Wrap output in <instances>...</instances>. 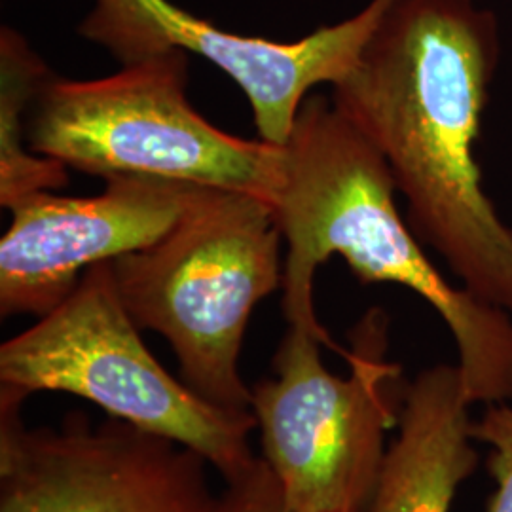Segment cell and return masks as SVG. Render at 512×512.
I'll use <instances>...</instances> for the list:
<instances>
[{
	"label": "cell",
	"mask_w": 512,
	"mask_h": 512,
	"mask_svg": "<svg viewBox=\"0 0 512 512\" xmlns=\"http://www.w3.org/2000/svg\"><path fill=\"white\" fill-rule=\"evenodd\" d=\"M499 55L497 16L475 0H393L330 99L382 152L414 236L512 313V228L476 158Z\"/></svg>",
	"instance_id": "1"
},
{
	"label": "cell",
	"mask_w": 512,
	"mask_h": 512,
	"mask_svg": "<svg viewBox=\"0 0 512 512\" xmlns=\"http://www.w3.org/2000/svg\"><path fill=\"white\" fill-rule=\"evenodd\" d=\"M313 332L289 327L274 380L253 387L262 459L293 512L366 511L399 421L401 368L387 361V317L370 310L351 332L348 378L329 372Z\"/></svg>",
	"instance_id": "6"
},
{
	"label": "cell",
	"mask_w": 512,
	"mask_h": 512,
	"mask_svg": "<svg viewBox=\"0 0 512 512\" xmlns=\"http://www.w3.org/2000/svg\"><path fill=\"white\" fill-rule=\"evenodd\" d=\"M93 198L42 190L10 205L0 239V315L57 308L88 268L141 251L181 220L200 184L154 177H109Z\"/></svg>",
	"instance_id": "9"
},
{
	"label": "cell",
	"mask_w": 512,
	"mask_h": 512,
	"mask_svg": "<svg viewBox=\"0 0 512 512\" xmlns=\"http://www.w3.org/2000/svg\"><path fill=\"white\" fill-rule=\"evenodd\" d=\"M0 391V512H215L205 459L128 421L29 429Z\"/></svg>",
	"instance_id": "7"
},
{
	"label": "cell",
	"mask_w": 512,
	"mask_h": 512,
	"mask_svg": "<svg viewBox=\"0 0 512 512\" xmlns=\"http://www.w3.org/2000/svg\"><path fill=\"white\" fill-rule=\"evenodd\" d=\"M281 239L270 203L200 186L164 238L110 260L133 323L162 334L184 384L220 408L253 410L239 351L256 304L281 287Z\"/></svg>",
	"instance_id": "3"
},
{
	"label": "cell",
	"mask_w": 512,
	"mask_h": 512,
	"mask_svg": "<svg viewBox=\"0 0 512 512\" xmlns=\"http://www.w3.org/2000/svg\"><path fill=\"white\" fill-rule=\"evenodd\" d=\"M340 512H366V511H340Z\"/></svg>",
	"instance_id": "14"
},
{
	"label": "cell",
	"mask_w": 512,
	"mask_h": 512,
	"mask_svg": "<svg viewBox=\"0 0 512 512\" xmlns=\"http://www.w3.org/2000/svg\"><path fill=\"white\" fill-rule=\"evenodd\" d=\"M473 439L492 446L488 471L497 490L488 512H512V408L505 403L488 404L484 416L471 427Z\"/></svg>",
	"instance_id": "12"
},
{
	"label": "cell",
	"mask_w": 512,
	"mask_h": 512,
	"mask_svg": "<svg viewBox=\"0 0 512 512\" xmlns=\"http://www.w3.org/2000/svg\"><path fill=\"white\" fill-rule=\"evenodd\" d=\"M215 512H293L272 469L262 458L245 476L226 484Z\"/></svg>",
	"instance_id": "13"
},
{
	"label": "cell",
	"mask_w": 512,
	"mask_h": 512,
	"mask_svg": "<svg viewBox=\"0 0 512 512\" xmlns=\"http://www.w3.org/2000/svg\"><path fill=\"white\" fill-rule=\"evenodd\" d=\"M0 382L23 399L37 391L88 399L116 420L194 450L226 484L258 459L249 446L255 412L209 403L156 361L122 304L110 262L88 268L57 308L2 344Z\"/></svg>",
	"instance_id": "5"
},
{
	"label": "cell",
	"mask_w": 512,
	"mask_h": 512,
	"mask_svg": "<svg viewBox=\"0 0 512 512\" xmlns=\"http://www.w3.org/2000/svg\"><path fill=\"white\" fill-rule=\"evenodd\" d=\"M391 2L372 0L353 18L277 42L228 33L171 0H93L78 33L122 65L165 52L205 57L247 95L260 139L283 147L311 88L348 76Z\"/></svg>",
	"instance_id": "8"
},
{
	"label": "cell",
	"mask_w": 512,
	"mask_h": 512,
	"mask_svg": "<svg viewBox=\"0 0 512 512\" xmlns=\"http://www.w3.org/2000/svg\"><path fill=\"white\" fill-rule=\"evenodd\" d=\"M52 74L40 55L12 27L0 31V205L69 183L67 165L29 154L25 120L42 82Z\"/></svg>",
	"instance_id": "11"
},
{
	"label": "cell",
	"mask_w": 512,
	"mask_h": 512,
	"mask_svg": "<svg viewBox=\"0 0 512 512\" xmlns=\"http://www.w3.org/2000/svg\"><path fill=\"white\" fill-rule=\"evenodd\" d=\"M275 222L289 245L281 308L291 327L346 355L317 321L313 277L332 255L361 283L420 294L452 332L469 403L512 401V321L507 311L446 281L395 205L397 184L382 152L332 99L308 95L283 145Z\"/></svg>",
	"instance_id": "2"
},
{
	"label": "cell",
	"mask_w": 512,
	"mask_h": 512,
	"mask_svg": "<svg viewBox=\"0 0 512 512\" xmlns=\"http://www.w3.org/2000/svg\"><path fill=\"white\" fill-rule=\"evenodd\" d=\"M188 54L165 52L107 78L50 74L27 116L29 150L95 177H154L245 192L274 205L283 148L207 122L186 97Z\"/></svg>",
	"instance_id": "4"
},
{
	"label": "cell",
	"mask_w": 512,
	"mask_h": 512,
	"mask_svg": "<svg viewBox=\"0 0 512 512\" xmlns=\"http://www.w3.org/2000/svg\"><path fill=\"white\" fill-rule=\"evenodd\" d=\"M469 406L459 366L423 370L404 387L399 437L385 450L366 512H450L478 461Z\"/></svg>",
	"instance_id": "10"
}]
</instances>
